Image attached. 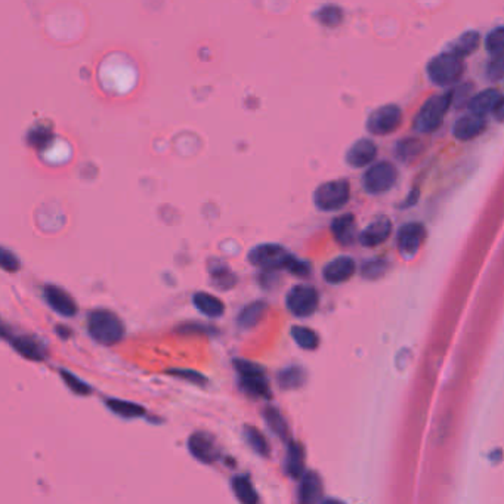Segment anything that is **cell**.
<instances>
[{
	"mask_svg": "<svg viewBox=\"0 0 504 504\" xmlns=\"http://www.w3.org/2000/svg\"><path fill=\"white\" fill-rule=\"evenodd\" d=\"M12 348L15 349L21 357L30 361H43L46 358V348L37 337L33 336H13L9 339Z\"/></svg>",
	"mask_w": 504,
	"mask_h": 504,
	"instance_id": "obj_15",
	"label": "cell"
},
{
	"mask_svg": "<svg viewBox=\"0 0 504 504\" xmlns=\"http://www.w3.org/2000/svg\"><path fill=\"white\" fill-rule=\"evenodd\" d=\"M500 93L497 89H485L479 93H476L468 104V108L472 114L476 116H485L488 113L494 111V108L500 100Z\"/></svg>",
	"mask_w": 504,
	"mask_h": 504,
	"instance_id": "obj_20",
	"label": "cell"
},
{
	"mask_svg": "<svg viewBox=\"0 0 504 504\" xmlns=\"http://www.w3.org/2000/svg\"><path fill=\"white\" fill-rule=\"evenodd\" d=\"M266 304L265 302H253L250 305H247L246 308H243V311L238 314V318H237V324L241 327V329L247 330V329H253L254 325L259 324V321H261L265 315L266 312Z\"/></svg>",
	"mask_w": 504,
	"mask_h": 504,
	"instance_id": "obj_25",
	"label": "cell"
},
{
	"mask_svg": "<svg viewBox=\"0 0 504 504\" xmlns=\"http://www.w3.org/2000/svg\"><path fill=\"white\" fill-rule=\"evenodd\" d=\"M52 132L46 128H39L36 130H32L29 135V142L36 148H43L50 142Z\"/></svg>",
	"mask_w": 504,
	"mask_h": 504,
	"instance_id": "obj_38",
	"label": "cell"
},
{
	"mask_svg": "<svg viewBox=\"0 0 504 504\" xmlns=\"http://www.w3.org/2000/svg\"><path fill=\"white\" fill-rule=\"evenodd\" d=\"M105 404L114 414H117L120 417H125V418H135V417H141L145 414V408L142 405L130 402V401L107 398Z\"/></svg>",
	"mask_w": 504,
	"mask_h": 504,
	"instance_id": "obj_26",
	"label": "cell"
},
{
	"mask_svg": "<svg viewBox=\"0 0 504 504\" xmlns=\"http://www.w3.org/2000/svg\"><path fill=\"white\" fill-rule=\"evenodd\" d=\"M322 504H343V503L339 501V500H325Z\"/></svg>",
	"mask_w": 504,
	"mask_h": 504,
	"instance_id": "obj_44",
	"label": "cell"
},
{
	"mask_svg": "<svg viewBox=\"0 0 504 504\" xmlns=\"http://www.w3.org/2000/svg\"><path fill=\"white\" fill-rule=\"evenodd\" d=\"M247 261L253 266L264 271L285 269L290 274L302 278L311 274V265L308 262L301 261L287 249L274 243L259 244V246L253 247L247 254Z\"/></svg>",
	"mask_w": 504,
	"mask_h": 504,
	"instance_id": "obj_1",
	"label": "cell"
},
{
	"mask_svg": "<svg viewBox=\"0 0 504 504\" xmlns=\"http://www.w3.org/2000/svg\"><path fill=\"white\" fill-rule=\"evenodd\" d=\"M188 449L193 457L204 465H213L221 458V448L207 432H194L188 440Z\"/></svg>",
	"mask_w": 504,
	"mask_h": 504,
	"instance_id": "obj_10",
	"label": "cell"
},
{
	"mask_svg": "<svg viewBox=\"0 0 504 504\" xmlns=\"http://www.w3.org/2000/svg\"><path fill=\"white\" fill-rule=\"evenodd\" d=\"M292 336L294 339V342L306 350H314L320 345L318 334L314 330L308 329V327L294 325L292 329Z\"/></svg>",
	"mask_w": 504,
	"mask_h": 504,
	"instance_id": "obj_30",
	"label": "cell"
},
{
	"mask_svg": "<svg viewBox=\"0 0 504 504\" xmlns=\"http://www.w3.org/2000/svg\"><path fill=\"white\" fill-rule=\"evenodd\" d=\"M421 151H423V145H421V142L416 138L402 139L397 147V156L405 163L417 158L421 154Z\"/></svg>",
	"mask_w": 504,
	"mask_h": 504,
	"instance_id": "obj_31",
	"label": "cell"
},
{
	"mask_svg": "<svg viewBox=\"0 0 504 504\" xmlns=\"http://www.w3.org/2000/svg\"><path fill=\"white\" fill-rule=\"evenodd\" d=\"M284 470L292 478L297 479L304 476L305 470V451L299 442H290L287 445V453H285Z\"/></svg>",
	"mask_w": 504,
	"mask_h": 504,
	"instance_id": "obj_21",
	"label": "cell"
},
{
	"mask_svg": "<svg viewBox=\"0 0 504 504\" xmlns=\"http://www.w3.org/2000/svg\"><path fill=\"white\" fill-rule=\"evenodd\" d=\"M210 274H212V277L214 280V285L217 289L228 290V289L234 287V285H236V277L233 275V272H231L224 265L221 268L213 266V269H210Z\"/></svg>",
	"mask_w": 504,
	"mask_h": 504,
	"instance_id": "obj_34",
	"label": "cell"
},
{
	"mask_svg": "<svg viewBox=\"0 0 504 504\" xmlns=\"http://www.w3.org/2000/svg\"><path fill=\"white\" fill-rule=\"evenodd\" d=\"M398 179V170L389 161H380L373 165L364 175V188L370 194H383L389 191Z\"/></svg>",
	"mask_w": 504,
	"mask_h": 504,
	"instance_id": "obj_8",
	"label": "cell"
},
{
	"mask_svg": "<svg viewBox=\"0 0 504 504\" xmlns=\"http://www.w3.org/2000/svg\"><path fill=\"white\" fill-rule=\"evenodd\" d=\"M57 332H58V334H61L64 339H67L68 336H70V330L65 329V327H62V325L57 327Z\"/></svg>",
	"mask_w": 504,
	"mask_h": 504,
	"instance_id": "obj_43",
	"label": "cell"
},
{
	"mask_svg": "<svg viewBox=\"0 0 504 504\" xmlns=\"http://www.w3.org/2000/svg\"><path fill=\"white\" fill-rule=\"evenodd\" d=\"M465 71L463 58L454 55L451 52L441 53L428 64V76L438 86L453 85L460 80Z\"/></svg>",
	"mask_w": 504,
	"mask_h": 504,
	"instance_id": "obj_5",
	"label": "cell"
},
{
	"mask_svg": "<svg viewBox=\"0 0 504 504\" xmlns=\"http://www.w3.org/2000/svg\"><path fill=\"white\" fill-rule=\"evenodd\" d=\"M88 332L90 337L104 346L118 343L125 336V324L113 311L95 309L88 315Z\"/></svg>",
	"mask_w": 504,
	"mask_h": 504,
	"instance_id": "obj_2",
	"label": "cell"
},
{
	"mask_svg": "<svg viewBox=\"0 0 504 504\" xmlns=\"http://www.w3.org/2000/svg\"><path fill=\"white\" fill-rule=\"evenodd\" d=\"M402 121V111L398 105L388 104L377 108L367 120V129L373 135H389L397 130Z\"/></svg>",
	"mask_w": 504,
	"mask_h": 504,
	"instance_id": "obj_9",
	"label": "cell"
},
{
	"mask_svg": "<svg viewBox=\"0 0 504 504\" xmlns=\"http://www.w3.org/2000/svg\"><path fill=\"white\" fill-rule=\"evenodd\" d=\"M486 49L493 53H504V27H497L493 32H489L485 40Z\"/></svg>",
	"mask_w": 504,
	"mask_h": 504,
	"instance_id": "obj_35",
	"label": "cell"
},
{
	"mask_svg": "<svg viewBox=\"0 0 504 504\" xmlns=\"http://www.w3.org/2000/svg\"><path fill=\"white\" fill-rule=\"evenodd\" d=\"M244 438L257 456L268 457L271 454V447L265 435L254 426H244Z\"/></svg>",
	"mask_w": 504,
	"mask_h": 504,
	"instance_id": "obj_29",
	"label": "cell"
},
{
	"mask_svg": "<svg viewBox=\"0 0 504 504\" xmlns=\"http://www.w3.org/2000/svg\"><path fill=\"white\" fill-rule=\"evenodd\" d=\"M45 301L46 304L62 317H74L77 314V304L70 293H67L58 285L48 284L45 287Z\"/></svg>",
	"mask_w": 504,
	"mask_h": 504,
	"instance_id": "obj_12",
	"label": "cell"
},
{
	"mask_svg": "<svg viewBox=\"0 0 504 504\" xmlns=\"http://www.w3.org/2000/svg\"><path fill=\"white\" fill-rule=\"evenodd\" d=\"M350 197V185L346 179H334L320 185L314 193L315 206L324 212H334L346 206Z\"/></svg>",
	"mask_w": 504,
	"mask_h": 504,
	"instance_id": "obj_6",
	"label": "cell"
},
{
	"mask_svg": "<svg viewBox=\"0 0 504 504\" xmlns=\"http://www.w3.org/2000/svg\"><path fill=\"white\" fill-rule=\"evenodd\" d=\"M426 228L423 224L411 222L405 224L398 231V249L401 254L407 259L416 256V253L423 246L426 240Z\"/></svg>",
	"mask_w": 504,
	"mask_h": 504,
	"instance_id": "obj_11",
	"label": "cell"
},
{
	"mask_svg": "<svg viewBox=\"0 0 504 504\" xmlns=\"http://www.w3.org/2000/svg\"><path fill=\"white\" fill-rule=\"evenodd\" d=\"M60 376L62 377L64 383L67 385V388L70 389L71 392L77 393V395H89L92 393V388L86 383V381H83L81 379H79L76 374H73L71 372H67V370H60Z\"/></svg>",
	"mask_w": 504,
	"mask_h": 504,
	"instance_id": "obj_33",
	"label": "cell"
},
{
	"mask_svg": "<svg viewBox=\"0 0 504 504\" xmlns=\"http://www.w3.org/2000/svg\"><path fill=\"white\" fill-rule=\"evenodd\" d=\"M486 76L493 80L501 79L504 76V53H500L494 60L489 61L486 67Z\"/></svg>",
	"mask_w": 504,
	"mask_h": 504,
	"instance_id": "obj_39",
	"label": "cell"
},
{
	"mask_svg": "<svg viewBox=\"0 0 504 504\" xmlns=\"http://www.w3.org/2000/svg\"><path fill=\"white\" fill-rule=\"evenodd\" d=\"M479 43H481V34L478 32H466L449 45L448 52L454 53V55L460 58H465L478 49Z\"/></svg>",
	"mask_w": 504,
	"mask_h": 504,
	"instance_id": "obj_24",
	"label": "cell"
},
{
	"mask_svg": "<svg viewBox=\"0 0 504 504\" xmlns=\"http://www.w3.org/2000/svg\"><path fill=\"white\" fill-rule=\"evenodd\" d=\"M231 486H233L234 496L241 504H257L259 496L256 493V488L253 482L250 481L249 476L246 475H238L234 476L233 481H231Z\"/></svg>",
	"mask_w": 504,
	"mask_h": 504,
	"instance_id": "obj_23",
	"label": "cell"
},
{
	"mask_svg": "<svg viewBox=\"0 0 504 504\" xmlns=\"http://www.w3.org/2000/svg\"><path fill=\"white\" fill-rule=\"evenodd\" d=\"M332 233L342 246H349L357 238V219L352 213L337 216L332 222Z\"/></svg>",
	"mask_w": 504,
	"mask_h": 504,
	"instance_id": "obj_19",
	"label": "cell"
},
{
	"mask_svg": "<svg viewBox=\"0 0 504 504\" xmlns=\"http://www.w3.org/2000/svg\"><path fill=\"white\" fill-rule=\"evenodd\" d=\"M193 304L201 314L209 318H219L225 312V305L221 299L206 292H197L193 297Z\"/></svg>",
	"mask_w": 504,
	"mask_h": 504,
	"instance_id": "obj_22",
	"label": "cell"
},
{
	"mask_svg": "<svg viewBox=\"0 0 504 504\" xmlns=\"http://www.w3.org/2000/svg\"><path fill=\"white\" fill-rule=\"evenodd\" d=\"M317 18L325 27H337L343 20V11L336 5H325L317 12Z\"/></svg>",
	"mask_w": 504,
	"mask_h": 504,
	"instance_id": "obj_32",
	"label": "cell"
},
{
	"mask_svg": "<svg viewBox=\"0 0 504 504\" xmlns=\"http://www.w3.org/2000/svg\"><path fill=\"white\" fill-rule=\"evenodd\" d=\"M278 385L282 388V389H287V390H292V389H297L301 388L305 380H306V374L304 372V369H301V367H287V369H284L278 373Z\"/></svg>",
	"mask_w": 504,
	"mask_h": 504,
	"instance_id": "obj_28",
	"label": "cell"
},
{
	"mask_svg": "<svg viewBox=\"0 0 504 504\" xmlns=\"http://www.w3.org/2000/svg\"><path fill=\"white\" fill-rule=\"evenodd\" d=\"M486 129V120L484 116L468 114L463 116L457 120V123L453 128V133L460 141H469L476 138L485 132Z\"/></svg>",
	"mask_w": 504,
	"mask_h": 504,
	"instance_id": "obj_16",
	"label": "cell"
},
{
	"mask_svg": "<svg viewBox=\"0 0 504 504\" xmlns=\"http://www.w3.org/2000/svg\"><path fill=\"white\" fill-rule=\"evenodd\" d=\"M451 105H453L451 92L430 97L417 113L414 118V129L421 133L435 132L441 126L442 118L445 117Z\"/></svg>",
	"mask_w": 504,
	"mask_h": 504,
	"instance_id": "obj_3",
	"label": "cell"
},
{
	"mask_svg": "<svg viewBox=\"0 0 504 504\" xmlns=\"http://www.w3.org/2000/svg\"><path fill=\"white\" fill-rule=\"evenodd\" d=\"M318 292L312 285L299 284L287 293L285 305L293 315L299 318L311 317L318 308Z\"/></svg>",
	"mask_w": 504,
	"mask_h": 504,
	"instance_id": "obj_7",
	"label": "cell"
},
{
	"mask_svg": "<svg viewBox=\"0 0 504 504\" xmlns=\"http://www.w3.org/2000/svg\"><path fill=\"white\" fill-rule=\"evenodd\" d=\"M357 271L355 261L348 256H340L324 266V280L330 284H342L348 281Z\"/></svg>",
	"mask_w": 504,
	"mask_h": 504,
	"instance_id": "obj_13",
	"label": "cell"
},
{
	"mask_svg": "<svg viewBox=\"0 0 504 504\" xmlns=\"http://www.w3.org/2000/svg\"><path fill=\"white\" fill-rule=\"evenodd\" d=\"M322 496V482L315 472H308L302 476L297 491L299 504H317Z\"/></svg>",
	"mask_w": 504,
	"mask_h": 504,
	"instance_id": "obj_18",
	"label": "cell"
},
{
	"mask_svg": "<svg viewBox=\"0 0 504 504\" xmlns=\"http://www.w3.org/2000/svg\"><path fill=\"white\" fill-rule=\"evenodd\" d=\"M168 374L175 376V377H179V379L186 380V381H191V383H194V385H197V386H206V385H207V379L204 377L201 373H198V372L182 370V369H173V370H169Z\"/></svg>",
	"mask_w": 504,
	"mask_h": 504,
	"instance_id": "obj_37",
	"label": "cell"
},
{
	"mask_svg": "<svg viewBox=\"0 0 504 504\" xmlns=\"http://www.w3.org/2000/svg\"><path fill=\"white\" fill-rule=\"evenodd\" d=\"M493 114H494V117H496L498 121H504V97L498 100V102H497V105H496V108H494Z\"/></svg>",
	"mask_w": 504,
	"mask_h": 504,
	"instance_id": "obj_42",
	"label": "cell"
},
{
	"mask_svg": "<svg viewBox=\"0 0 504 504\" xmlns=\"http://www.w3.org/2000/svg\"><path fill=\"white\" fill-rule=\"evenodd\" d=\"M473 89V85L472 83H468V85H463L460 88H457L456 90H453V104L456 105H461V104H469V101L472 100L470 97V92Z\"/></svg>",
	"mask_w": 504,
	"mask_h": 504,
	"instance_id": "obj_41",
	"label": "cell"
},
{
	"mask_svg": "<svg viewBox=\"0 0 504 504\" xmlns=\"http://www.w3.org/2000/svg\"><path fill=\"white\" fill-rule=\"evenodd\" d=\"M234 367L240 376V388L247 395L254 398H269L271 389L268 379L265 376V370L261 365L246 361V360H234Z\"/></svg>",
	"mask_w": 504,
	"mask_h": 504,
	"instance_id": "obj_4",
	"label": "cell"
},
{
	"mask_svg": "<svg viewBox=\"0 0 504 504\" xmlns=\"http://www.w3.org/2000/svg\"><path fill=\"white\" fill-rule=\"evenodd\" d=\"M392 233V222L388 216H379L367 226L361 236L360 241L365 247H376L379 244L385 243Z\"/></svg>",
	"mask_w": 504,
	"mask_h": 504,
	"instance_id": "obj_14",
	"label": "cell"
},
{
	"mask_svg": "<svg viewBox=\"0 0 504 504\" xmlns=\"http://www.w3.org/2000/svg\"><path fill=\"white\" fill-rule=\"evenodd\" d=\"M0 265L8 272H17L21 268L20 259L13 254L12 252H9L8 249H2V257H0Z\"/></svg>",
	"mask_w": 504,
	"mask_h": 504,
	"instance_id": "obj_40",
	"label": "cell"
},
{
	"mask_svg": "<svg viewBox=\"0 0 504 504\" xmlns=\"http://www.w3.org/2000/svg\"><path fill=\"white\" fill-rule=\"evenodd\" d=\"M377 156V147L370 139H360L353 144L346 154V161L352 168H364L373 163Z\"/></svg>",
	"mask_w": 504,
	"mask_h": 504,
	"instance_id": "obj_17",
	"label": "cell"
},
{
	"mask_svg": "<svg viewBox=\"0 0 504 504\" xmlns=\"http://www.w3.org/2000/svg\"><path fill=\"white\" fill-rule=\"evenodd\" d=\"M389 264L386 261H372L362 265V275L369 280H376L386 274Z\"/></svg>",
	"mask_w": 504,
	"mask_h": 504,
	"instance_id": "obj_36",
	"label": "cell"
},
{
	"mask_svg": "<svg viewBox=\"0 0 504 504\" xmlns=\"http://www.w3.org/2000/svg\"><path fill=\"white\" fill-rule=\"evenodd\" d=\"M264 418L266 426L274 432L278 438L285 440L289 437V426L287 421H285L284 416L280 413L278 408L275 407H266L264 411Z\"/></svg>",
	"mask_w": 504,
	"mask_h": 504,
	"instance_id": "obj_27",
	"label": "cell"
}]
</instances>
